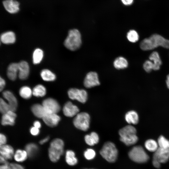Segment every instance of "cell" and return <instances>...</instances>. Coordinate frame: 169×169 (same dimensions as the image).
<instances>
[{"instance_id":"1","label":"cell","mask_w":169,"mask_h":169,"mask_svg":"<svg viewBox=\"0 0 169 169\" xmlns=\"http://www.w3.org/2000/svg\"><path fill=\"white\" fill-rule=\"evenodd\" d=\"M169 49V40L157 34L151 35L149 38L143 40L140 43V47L143 50H149L158 46Z\"/></svg>"},{"instance_id":"2","label":"cell","mask_w":169,"mask_h":169,"mask_svg":"<svg viewBox=\"0 0 169 169\" xmlns=\"http://www.w3.org/2000/svg\"><path fill=\"white\" fill-rule=\"evenodd\" d=\"M64 143L60 139L56 138L51 142L48 150V156L52 162L58 161L64 152Z\"/></svg>"},{"instance_id":"3","label":"cell","mask_w":169,"mask_h":169,"mask_svg":"<svg viewBox=\"0 0 169 169\" xmlns=\"http://www.w3.org/2000/svg\"><path fill=\"white\" fill-rule=\"evenodd\" d=\"M81 44V36L79 31L76 29L70 30L64 42L65 47L70 50L74 51L78 49Z\"/></svg>"},{"instance_id":"4","label":"cell","mask_w":169,"mask_h":169,"mask_svg":"<svg viewBox=\"0 0 169 169\" xmlns=\"http://www.w3.org/2000/svg\"><path fill=\"white\" fill-rule=\"evenodd\" d=\"M136 128L131 125H128L119 131L120 140L127 146L135 144L138 140Z\"/></svg>"},{"instance_id":"5","label":"cell","mask_w":169,"mask_h":169,"mask_svg":"<svg viewBox=\"0 0 169 169\" xmlns=\"http://www.w3.org/2000/svg\"><path fill=\"white\" fill-rule=\"evenodd\" d=\"M100 153L108 162H114L117 158L118 152L115 144L109 141L104 144L100 151Z\"/></svg>"},{"instance_id":"6","label":"cell","mask_w":169,"mask_h":169,"mask_svg":"<svg viewBox=\"0 0 169 169\" xmlns=\"http://www.w3.org/2000/svg\"><path fill=\"white\" fill-rule=\"evenodd\" d=\"M128 155L131 160L138 163H145L149 159L148 155L140 146L134 147L129 152Z\"/></svg>"},{"instance_id":"7","label":"cell","mask_w":169,"mask_h":169,"mask_svg":"<svg viewBox=\"0 0 169 169\" xmlns=\"http://www.w3.org/2000/svg\"><path fill=\"white\" fill-rule=\"evenodd\" d=\"M90 117L86 112L77 114L73 120V124L77 129L83 131H86L89 128Z\"/></svg>"},{"instance_id":"8","label":"cell","mask_w":169,"mask_h":169,"mask_svg":"<svg viewBox=\"0 0 169 169\" xmlns=\"http://www.w3.org/2000/svg\"><path fill=\"white\" fill-rule=\"evenodd\" d=\"M68 94L71 99L76 100L82 103H85L88 97L87 92L83 89L71 88L68 90Z\"/></svg>"},{"instance_id":"9","label":"cell","mask_w":169,"mask_h":169,"mask_svg":"<svg viewBox=\"0 0 169 169\" xmlns=\"http://www.w3.org/2000/svg\"><path fill=\"white\" fill-rule=\"evenodd\" d=\"M42 105L48 113H57L60 110V106L59 103L52 98H49L44 99L42 102Z\"/></svg>"},{"instance_id":"10","label":"cell","mask_w":169,"mask_h":169,"mask_svg":"<svg viewBox=\"0 0 169 169\" xmlns=\"http://www.w3.org/2000/svg\"><path fill=\"white\" fill-rule=\"evenodd\" d=\"M84 86L87 88H91L100 84L97 74L93 71L88 73L86 75L84 81Z\"/></svg>"},{"instance_id":"11","label":"cell","mask_w":169,"mask_h":169,"mask_svg":"<svg viewBox=\"0 0 169 169\" xmlns=\"http://www.w3.org/2000/svg\"><path fill=\"white\" fill-rule=\"evenodd\" d=\"M169 159V149L158 147L154 152L153 159L158 161L161 163L166 162Z\"/></svg>"},{"instance_id":"12","label":"cell","mask_w":169,"mask_h":169,"mask_svg":"<svg viewBox=\"0 0 169 169\" xmlns=\"http://www.w3.org/2000/svg\"><path fill=\"white\" fill-rule=\"evenodd\" d=\"M3 96L8 103L10 110L15 111L18 107V102L14 95L10 91L5 90L3 92Z\"/></svg>"},{"instance_id":"13","label":"cell","mask_w":169,"mask_h":169,"mask_svg":"<svg viewBox=\"0 0 169 169\" xmlns=\"http://www.w3.org/2000/svg\"><path fill=\"white\" fill-rule=\"evenodd\" d=\"M16 116L14 111L9 110L3 114L1 119V124L3 126L13 125L15 123Z\"/></svg>"},{"instance_id":"14","label":"cell","mask_w":169,"mask_h":169,"mask_svg":"<svg viewBox=\"0 0 169 169\" xmlns=\"http://www.w3.org/2000/svg\"><path fill=\"white\" fill-rule=\"evenodd\" d=\"M3 4L5 10L9 13L15 14L19 10V3L15 0H4Z\"/></svg>"},{"instance_id":"15","label":"cell","mask_w":169,"mask_h":169,"mask_svg":"<svg viewBox=\"0 0 169 169\" xmlns=\"http://www.w3.org/2000/svg\"><path fill=\"white\" fill-rule=\"evenodd\" d=\"M42 119L48 126L53 127L56 126L60 120V117L55 113H47Z\"/></svg>"},{"instance_id":"16","label":"cell","mask_w":169,"mask_h":169,"mask_svg":"<svg viewBox=\"0 0 169 169\" xmlns=\"http://www.w3.org/2000/svg\"><path fill=\"white\" fill-rule=\"evenodd\" d=\"M79 111L78 108L70 101L65 103L63 108L64 115L66 116L72 117L76 115Z\"/></svg>"},{"instance_id":"17","label":"cell","mask_w":169,"mask_h":169,"mask_svg":"<svg viewBox=\"0 0 169 169\" xmlns=\"http://www.w3.org/2000/svg\"><path fill=\"white\" fill-rule=\"evenodd\" d=\"M18 76L21 80L26 79L28 77L30 71L29 65L26 61H22L18 63Z\"/></svg>"},{"instance_id":"18","label":"cell","mask_w":169,"mask_h":169,"mask_svg":"<svg viewBox=\"0 0 169 169\" xmlns=\"http://www.w3.org/2000/svg\"><path fill=\"white\" fill-rule=\"evenodd\" d=\"M13 148L6 144L0 147V155L7 160H11L13 157L14 153Z\"/></svg>"},{"instance_id":"19","label":"cell","mask_w":169,"mask_h":169,"mask_svg":"<svg viewBox=\"0 0 169 169\" xmlns=\"http://www.w3.org/2000/svg\"><path fill=\"white\" fill-rule=\"evenodd\" d=\"M1 41L5 44L14 43L16 40L15 33L12 31H8L2 33L0 37Z\"/></svg>"},{"instance_id":"20","label":"cell","mask_w":169,"mask_h":169,"mask_svg":"<svg viewBox=\"0 0 169 169\" xmlns=\"http://www.w3.org/2000/svg\"><path fill=\"white\" fill-rule=\"evenodd\" d=\"M18 72V63H11L9 64L7 68V76L10 80H15L17 78Z\"/></svg>"},{"instance_id":"21","label":"cell","mask_w":169,"mask_h":169,"mask_svg":"<svg viewBox=\"0 0 169 169\" xmlns=\"http://www.w3.org/2000/svg\"><path fill=\"white\" fill-rule=\"evenodd\" d=\"M31 110L35 116L40 118L42 119L48 113L42 105L39 104L33 105L31 107Z\"/></svg>"},{"instance_id":"22","label":"cell","mask_w":169,"mask_h":169,"mask_svg":"<svg viewBox=\"0 0 169 169\" xmlns=\"http://www.w3.org/2000/svg\"><path fill=\"white\" fill-rule=\"evenodd\" d=\"M149 59L153 64V70H157L159 69L162 64V61L158 53L156 51L152 52L150 55Z\"/></svg>"},{"instance_id":"23","label":"cell","mask_w":169,"mask_h":169,"mask_svg":"<svg viewBox=\"0 0 169 169\" xmlns=\"http://www.w3.org/2000/svg\"><path fill=\"white\" fill-rule=\"evenodd\" d=\"M65 160L66 163L71 166L76 165L78 161L77 158L75 157V153L71 150H68L66 151Z\"/></svg>"},{"instance_id":"24","label":"cell","mask_w":169,"mask_h":169,"mask_svg":"<svg viewBox=\"0 0 169 169\" xmlns=\"http://www.w3.org/2000/svg\"><path fill=\"white\" fill-rule=\"evenodd\" d=\"M40 75L43 80L45 81H53L56 79L55 74L47 69H43L40 72Z\"/></svg>"},{"instance_id":"25","label":"cell","mask_w":169,"mask_h":169,"mask_svg":"<svg viewBox=\"0 0 169 169\" xmlns=\"http://www.w3.org/2000/svg\"><path fill=\"white\" fill-rule=\"evenodd\" d=\"M125 120L129 124H137L139 121V116L135 111L131 110L127 112L125 115Z\"/></svg>"},{"instance_id":"26","label":"cell","mask_w":169,"mask_h":169,"mask_svg":"<svg viewBox=\"0 0 169 169\" xmlns=\"http://www.w3.org/2000/svg\"><path fill=\"white\" fill-rule=\"evenodd\" d=\"M99 137L97 133L92 132L90 134L87 135L84 137L85 142L88 145L93 146L97 144L99 141Z\"/></svg>"},{"instance_id":"27","label":"cell","mask_w":169,"mask_h":169,"mask_svg":"<svg viewBox=\"0 0 169 169\" xmlns=\"http://www.w3.org/2000/svg\"><path fill=\"white\" fill-rule=\"evenodd\" d=\"M113 64L115 68L117 69H123L127 67L128 62L125 58L120 56L115 60Z\"/></svg>"},{"instance_id":"28","label":"cell","mask_w":169,"mask_h":169,"mask_svg":"<svg viewBox=\"0 0 169 169\" xmlns=\"http://www.w3.org/2000/svg\"><path fill=\"white\" fill-rule=\"evenodd\" d=\"M28 156L25 150L18 149L14 152L13 157L14 160L19 162L25 161L28 158Z\"/></svg>"},{"instance_id":"29","label":"cell","mask_w":169,"mask_h":169,"mask_svg":"<svg viewBox=\"0 0 169 169\" xmlns=\"http://www.w3.org/2000/svg\"><path fill=\"white\" fill-rule=\"evenodd\" d=\"M38 150V146L34 143H28L25 147V150L28 154V157L30 158L33 157L36 155Z\"/></svg>"},{"instance_id":"30","label":"cell","mask_w":169,"mask_h":169,"mask_svg":"<svg viewBox=\"0 0 169 169\" xmlns=\"http://www.w3.org/2000/svg\"><path fill=\"white\" fill-rule=\"evenodd\" d=\"M44 52L41 49L37 48L34 51L32 56L33 62V64H37L42 61L44 57Z\"/></svg>"},{"instance_id":"31","label":"cell","mask_w":169,"mask_h":169,"mask_svg":"<svg viewBox=\"0 0 169 169\" xmlns=\"http://www.w3.org/2000/svg\"><path fill=\"white\" fill-rule=\"evenodd\" d=\"M33 95L37 97L44 96L46 93L45 87L43 85L38 84L35 86L32 90Z\"/></svg>"},{"instance_id":"32","label":"cell","mask_w":169,"mask_h":169,"mask_svg":"<svg viewBox=\"0 0 169 169\" xmlns=\"http://www.w3.org/2000/svg\"><path fill=\"white\" fill-rule=\"evenodd\" d=\"M19 93L22 98L25 99H28L33 95L32 90L28 86H23L20 88Z\"/></svg>"},{"instance_id":"33","label":"cell","mask_w":169,"mask_h":169,"mask_svg":"<svg viewBox=\"0 0 169 169\" xmlns=\"http://www.w3.org/2000/svg\"><path fill=\"white\" fill-rule=\"evenodd\" d=\"M145 146L147 150L152 152H155L159 147L157 142L151 139L146 141Z\"/></svg>"},{"instance_id":"34","label":"cell","mask_w":169,"mask_h":169,"mask_svg":"<svg viewBox=\"0 0 169 169\" xmlns=\"http://www.w3.org/2000/svg\"><path fill=\"white\" fill-rule=\"evenodd\" d=\"M127 38L130 42L135 43L139 40V35L136 30H131L127 33Z\"/></svg>"},{"instance_id":"35","label":"cell","mask_w":169,"mask_h":169,"mask_svg":"<svg viewBox=\"0 0 169 169\" xmlns=\"http://www.w3.org/2000/svg\"><path fill=\"white\" fill-rule=\"evenodd\" d=\"M157 143L159 147L169 149V141L162 136H160L158 139Z\"/></svg>"},{"instance_id":"36","label":"cell","mask_w":169,"mask_h":169,"mask_svg":"<svg viewBox=\"0 0 169 169\" xmlns=\"http://www.w3.org/2000/svg\"><path fill=\"white\" fill-rule=\"evenodd\" d=\"M10 110L9 105L6 101L0 98V113L3 114Z\"/></svg>"},{"instance_id":"37","label":"cell","mask_w":169,"mask_h":169,"mask_svg":"<svg viewBox=\"0 0 169 169\" xmlns=\"http://www.w3.org/2000/svg\"><path fill=\"white\" fill-rule=\"evenodd\" d=\"M143 67L145 71L148 73H150L154 69V64L151 60H146L144 63Z\"/></svg>"},{"instance_id":"38","label":"cell","mask_w":169,"mask_h":169,"mask_svg":"<svg viewBox=\"0 0 169 169\" xmlns=\"http://www.w3.org/2000/svg\"><path fill=\"white\" fill-rule=\"evenodd\" d=\"M85 158L88 160L93 159L95 156V152L94 150L91 149H87L84 153Z\"/></svg>"},{"instance_id":"39","label":"cell","mask_w":169,"mask_h":169,"mask_svg":"<svg viewBox=\"0 0 169 169\" xmlns=\"http://www.w3.org/2000/svg\"><path fill=\"white\" fill-rule=\"evenodd\" d=\"M9 169H24L23 166L21 165L15 163L9 164Z\"/></svg>"},{"instance_id":"40","label":"cell","mask_w":169,"mask_h":169,"mask_svg":"<svg viewBox=\"0 0 169 169\" xmlns=\"http://www.w3.org/2000/svg\"><path fill=\"white\" fill-rule=\"evenodd\" d=\"M7 138L6 136L3 133H0V147L6 144Z\"/></svg>"},{"instance_id":"41","label":"cell","mask_w":169,"mask_h":169,"mask_svg":"<svg viewBox=\"0 0 169 169\" xmlns=\"http://www.w3.org/2000/svg\"><path fill=\"white\" fill-rule=\"evenodd\" d=\"M30 131L31 134L34 136H37L39 133V129L35 127L34 126L30 128Z\"/></svg>"},{"instance_id":"42","label":"cell","mask_w":169,"mask_h":169,"mask_svg":"<svg viewBox=\"0 0 169 169\" xmlns=\"http://www.w3.org/2000/svg\"><path fill=\"white\" fill-rule=\"evenodd\" d=\"M6 85L5 80L0 76V92L4 89Z\"/></svg>"},{"instance_id":"43","label":"cell","mask_w":169,"mask_h":169,"mask_svg":"<svg viewBox=\"0 0 169 169\" xmlns=\"http://www.w3.org/2000/svg\"><path fill=\"white\" fill-rule=\"evenodd\" d=\"M152 164L153 166L156 168H159L161 166V163L156 160L153 159Z\"/></svg>"},{"instance_id":"44","label":"cell","mask_w":169,"mask_h":169,"mask_svg":"<svg viewBox=\"0 0 169 169\" xmlns=\"http://www.w3.org/2000/svg\"><path fill=\"white\" fill-rule=\"evenodd\" d=\"M123 3L126 5H129L131 4L133 0H121Z\"/></svg>"},{"instance_id":"45","label":"cell","mask_w":169,"mask_h":169,"mask_svg":"<svg viewBox=\"0 0 169 169\" xmlns=\"http://www.w3.org/2000/svg\"><path fill=\"white\" fill-rule=\"evenodd\" d=\"M8 163L7 161V160L0 155V163L4 164Z\"/></svg>"},{"instance_id":"46","label":"cell","mask_w":169,"mask_h":169,"mask_svg":"<svg viewBox=\"0 0 169 169\" xmlns=\"http://www.w3.org/2000/svg\"><path fill=\"white\" fill-rule=\"evenodd\" d=\"M49 136H47L41 140L39 142L40 144L41 145H43L47 142L49 140Z\"/></svg>"},{"instance_id":"47","label":"cell","mask_w":169,"mask_h":169,"mask_svg":"<svg viewBox=\"0 0 169 169\" xmlns=\"http://www.w3.org/2000/svg\"><path fill=\"white\" fill-rule=\"evenodd\" d=\"M40 122L38 120L35 121L33 123V126L38 128L39 129L41 127Z\"/></svg>"},{"instance_id":"48","label":"cell","mask_w":169,"mask_h":169,"mask_svg":"<svg viewBox=\"0 0 169 169\" xmlns=\"http://www.w3.org/2000/svg\"><path fill=\"white\" fill-rule=\"evenodd\" d=\"M8 163L0 165V169H9Z\"/></svg>"},{"instance_id":"49","label":"cell","mask_w":169,"mask_h":169,"mask_svg":"<svg viewBox=\"0 0 169 169\" xmlns=\"http://www.w3.org/2000/svg\"><path fill=\"white\" fill-rule=\"evenodd\" d=\"M166 83L167 88L169 89V74L166 76Z\"/></svg>"},{"instance_id":"50","label":"cell","mask_w":169,"mask_h":169,"mask_svg":"<svg viewBox=\"0 0 169 169\" xmlns=\"http://www.w3.org/2000/svg\"></svg>"},{"instance_id":"51","label":"cell","mask_w":169,"mask_h":169,"mask_svg":"<svg viewBox=\"0 0 169 169\" xmlns=\"http://www.w3.org/2000/svg\"></svg>"}]
</instances>
